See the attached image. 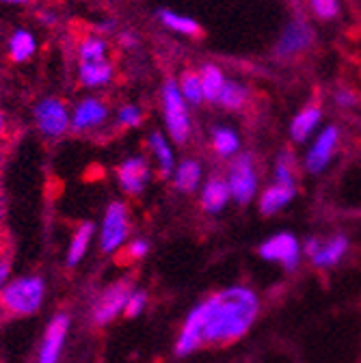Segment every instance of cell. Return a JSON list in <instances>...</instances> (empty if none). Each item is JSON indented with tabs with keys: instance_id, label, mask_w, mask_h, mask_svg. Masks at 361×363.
<instances>
[{
	"instance_id": "cell-1",
	"label": "cell",
	"mask_w": 361,
	"mask_h": 363,
	"mask_svg": "<svg viewBox=\"0 0 361 363\" xmlns=\"http://www.w3.org/2000/svg\"><path fill=\"white\" fill-rule=\"evenodd\" d=\"M260 315V298L247 286H230L195 305L175 340L179 357L199 348L232 346L243 340Z\"/></svg>"
},
{
	"instance_id": "cell-2",
	"label": "cell",
	"mask_w": 361,
	"mask_h": 363,
	"mask_svg": "<svg viewBox=\"0 0 361 363\" xmlns=\"http://www.w3.org/2000/svg\"><path fill=\"white\" fill-rule=\"evenodd\" d=\"M46 281L39 275L9 279L0 288V311L9 318H26L41 309L46 301Z\"/></svg>"
},
{
	"instance_id": "cell-3",
	"label": "cell",
	"mask_w": 361,
	"mask_h": 363,
	"mask_svg": "<svg viewBox=\"0 0 361 363\" xmlns=\"http://www.w3.org/2000/svg\"><path fill=\"white\" fill-rule=\"evenodd\" d=\"M162 111H165V123L167 132L173 139V143L182 145L191 136V115L187 100L179 94V86L173 78H169L162 86Z\"/></svg>"
},
{
	"instance_id": "cell-4",
	"label": "cell",
	"mask_w": 361,
	"mask_h": 363,
	"mask_svg": "<svg viewBox=\"0 0 361 363\" xmlns=\"http://www.w3.org/2000/svg\"><path fill=\"white\" fill-rule=\"evenodd\" d=\"M316 41V33H313V26L303 18V16H296L292 18L286 28L282 30L279 39L275 41V48H273V55L277 61H294L296 57L305 55Z\"/></svg>"
},
{
	"instance_id": "cell-5",
	"label": "cell",
	"mask_w": 361,
	"mask_h": 363,
	"mask_svg": "<svg viewBox=\"0 0 361 363\" xmlns=\"http://www.w3.org/2000/svg\"><path fill=\"white\" fill-rule=\"evenodd\" d=\"M225 182H228L230 195H232V199L236 203H249L255 197V193H257V167H255V158L251 154L234 156L230 167H228Z\"/></svg>"
},
{
	"instance_id": "cell-6",
	"label": "cell",
	"mask_w": 361,
	"mask_h": 363,
	"mask_svg": "<svg viewBox=\"0 0 361 363\" xmlns=\"http://www.w3.org/2000/svg\"><path fill=\"white\" fill-rule=\"evenodd\" d=\"M128 236H130L128 206L123 201H113L102 216L100 236H98L100 249L104 253H117L128 245Z\"/></svg>"
},
{
	"instance_id": "cell-7",
	"label": "cell",
	"mask_w": 361,
	"mask_h": 363,
	"mask_svg": "<svg viewBox=\"0 0 361 363\" xmlns=\"http://www.w3.org/2000/svg\"><path fill=\"white\" fill-rule=\"evenodd\" d=\"M132 284L128 279H119L111 286H106L91 305V323L96 327H106L115 318H119L126 309V301L132 292Z\"/></svg>"
},
{
	"instance_id": "cell-8",
	"label": "cell",
	"mask_w": 361,
	"mask_h": 363,
	"mask_svg": "<svg viewBox=\"0 0 361 363\" xmlns=\"http://www.w3.org/2000/svg\"><path fill=\"white\" fill-rule=\"evenodd\" d=\"M340 128L338 125H327L323 128L318 134H316V139L313 143L309 145L307 154H305V169L307 173H313V175H318L323 173L329 162L333 160L338 147H340Z\"/></svg>"
},
{
	"instance_id": "cell-9",
	"label": "cell",
	"mask_w": 361,
	"mask_h": 363,
	"mask_svg": "<svg viewBox=\"0 0 361 363\" xmlns=\"http://www.w3.org/2000/svg\"><path fill=\"white\" fill-rule=\"evenodd\" d=\"M305 255L309 257L311 266L318 268V270H327L335 264L342 262V257L346 255L348 251V238L338 234V236H331V238H309L305 242Z\"/></svg>"
},
{
	"instance_id": "cell-10",
	"label": "cell",
	"mask_w": 361,
	"mask_h": 363,
	"mask_svg": "<svg viewBox=\"0 0 361 363\" xmlns=\"http://www.w3.org/2000/svg\"><path fill=\"white\" fill-rule=\"evenodd\" d=\"M35 121L37 128L43 136H50V139H59L70 130V113L65 108V104L57 98H48L41 100L35 106Z\"/></svg>"
},
{
	"instance_id": "cell-11",
	"label": "cell",
	"mask_w": 361,
	"mask_h": 363,
	"mask_svg": "<svg viewBox=\"0 0 361 363\" xmlns=\"http://www.w3.org/2000/svg\"><path fill=\"white\" fill-rule=\"evenodd\" d=\"M70 325H72V320L67 313L61 311V313L52 315V320L46 327V333H43L35 363H59L67 333H70Z\"/></svg>"
},
{
	"instance_id": "cell-12",
	"label": "cell",
	"mask_w": 361,
	"mask_h": 363,
	"mask_svg": "<svg viewBox=\"0 0 361 363\" xmlns=\"http://www.w3.org/2000/svg\"><path fill=\"white\" fill-rule=\"evenodd\" d=\"M150 175H152V169L143 156H132L117 167L119 186L126 195H132V197H137L145 191Z\"/></svg>"
},
{
	"instance_id": "cell-13",
	"label": "cell",
	"mask_w": 361,
	"mask_h": 363,
	"mask_svg": "<svg viewBox=\"0 0 361 363\" xmlns=\"http://www.w3.org/2000/svg\"><path fill=\"white\" fill-rule=\"evenodd\" d=\"M260 255L266 262H279L286 266V270H294L299 266V257H301V247L296 242V238L292 234H275L270 236L266 242H262V247L257 249Z\"/></svg>"
},
{
	"instance_id": "cell-14",
	"label": "cell",
	"mask_w": 361,
	"mask_h": 363,
	"mask_svg": "<svg viewBox=\"0 0 361 363\" xmlns=\"http://www.w3.org/2000/svg\"><path fill=\"white\" fill-rule=\"evenodd\" d=\"M106 117H109V108L100 100L87 98L74 108L70 128L74 132H91V130L100 128L106 121Z\"/></svg>"
},
{
	"instance_id": "cell-15",
	"label": "cell",
	"mask_w": 361,
	"mask_h": 363,
	"mask_svg": "<svg viewBox=\"0 0 361 363\" xmlns=\"http://www.w3.org/2000/svg\"><path fill=\"white\" fill-rule=\"evenodd\" d=\"M323 121V108L316 104V102H309L307 106H303L290 121V139L294 143H305L311 134H316Z\"/></svg>"
},
{
	"instance_id": "cell-16",
	"label": "cell",
	"mask_w": 361,
	"mask_h": 363,
	"mask_svg": "<svg viewBox=\"0 0 361 363\" xmlns=\"http://www.w3.org/2000/svg\"><path fill=\"white\" fill-rule=\"evenodd\" d=\"M232 199L230 195V189H228V182L225 177H208V182H204L201 186V195H199V203H201V210L208 212V214H218L228 201Z\"/></svg>"
},
{
	"instance_id": "cell-17",
	"label": "cell",
	"mask_w": 361,
	"mask_h": 363,
	"mask_svg": "<svg viewBox=\"0 0 361 363\" xmlns=\"http://www.w3.org/2000/svg\"><path fill=\"white\" fill-rule=\"evenodd\" d=\"M296 195V186H284L273 182L262 195H260V212L264 216H273L277 212H282Z\"/></svg>"
},
{
	"instance_id": "cell-18",
	"label": "cell",
	"mask_w": 361,
	"mask_h": 363,
	"mask_svg": "<svg viewBox=\"0 0 361 363\" xmlns=\"http://www.w3.org/2000/svg\"><path fill=\"white\" fill-rule=\"evenodd\" d=\"M201 179H204V169H201L199 160H195V158H187L179 164H175V169H173V184L179 193L197 191Z\"/></svg>"
},
{
	"instance_id": "cell-19",
	"label": "cell",
	"mask_w": 361,
	"mask_h": 363,
	"mask_svg": "<svg viewBox=\"0 0 361 363\" xmlns=\"http://www.w3.org/2000/svg\"><path fill=\"white\" fill-rule=\"evenodd\" d=\"M210 143L212 150L218 158L232 160L234 156L240 154V136L236 130L228 128V125H216L210 132Z\"/></svg>"
},
{
	"instance_id": "cell-20",
	"label": "cell",
	"mask_w": 361,
	"mask_h": 363,
	"mask_svg": "<svg viewBox=\"0 0 361 363\" xmlns=\"http://www.w3.org/2000/svg\"><path fill=\"white\" fill-rule=\"evenodd\" d=\"M94 236H96L94 223H80L76 227V232L70 238V247H67V255H65L67 266H78L82 262V257L87 255L89 247L94 242Z\"/></svg>"
},
{
	"instance_id": "cell-21",
	"label": "cell",
	"mask_w": 361,
	"mask_h": 363,
	"mask_svg": "<svg viewBox=\"0 0 361 363\" xmlns=\"http://www.w3.org/2000/svg\"><path fill=\"white\" fill-rule=\"evenodd\" d=\"M249 98H251V91L247 84L236 82V80H228L214 104L225 108V111H243L249 104Z\"/></svg>"
},
{
	"instance_id": "cell-22",
	"label": "cell",
	"mask_w": 361,
	"mask_h": 363,
	"mask_svg": "<svg viewBox=\"0 0 361 363\" xmlns=\"http://www.w3.org/2000/svg\"><path fill=\"white\" fill-rule=\"evenodd\" d=\"M150 152L156 160V167H158V173L162 177L171 175L173 169H175V158H173V150L169 145V141L165 139V136L160 132H154L150 136Z\"/></svg>"
},
{
	"instance_id": "cell-23",
	"label": "cell",
	"mask_w": 361,
	"mask_h": 363,
	"mask_svg": "<svg viewBox=\"0 0 361 363\" xmlns=\"http://www.w3.org/2000/svg\"><path fill=\"white\" fill-rule=\"evenodd\" d=\"M158 18L169 30H175L179 35H187V37H199L201 35V26L191 16H182V13L162 9V11H158Z\"/></svg>"
},
{
	"instance_id": "cell-24",
	"label": "cell",
	"mask_w": 361,
	"mask_h": 363,
	"mask_svg": "<svg viewBox=\"0 0 361 363\" xmlns=\"http://www.w3.org/2000/svg\"><path fill=\"white\" fill-rule=\"evenodd\" d=\"M199 78H201V89H204V100L208 102H216L218 94L223 91L225 82H228V78H225V74L221 72V67L212 65V63H206L199 72Z\"/></svg>"
},
{
	"instance_id": "cell-25",
	"label": "cell",
	"mask_w": 361,
	"mask_h": 363,
	"mask_svg": "<svg viewBox=\"0 0 361 363\" xmlns=\"http://www.w3.org/2000/svg\"><path fill=\"white\" fill-rule=\"evenodd\" d=\"M78 76H80V82L84 86H102V84L111 82V78H113V65L109 61L80 63Z\"/></svg>"
},
{
	"instance_id": "cell-26",
	"label": "cell",
	"mask_w": 361,
	"mask_h": 363,
	"mask_svg": "<svg viewBox=\"0 0 361 363\" xmlns=\"http://www.w3.org/2000/svg\"><path fill=\"white\" fill-rule=\"evenodd\" d=\"M179 94L187 100V104H193V106H199L204 100V89H201V78H199V72H184L179 76Z\"/></svg>"
},
{
	"instance_id": "cell-27",
	"label": "cell",
	"mask_w": 361,
	"mask_h": 363,
	"mask_svg": "<svg viewBox=\"0 0 361 363\" xmlns=\"http://www.w3.org/2000/svg\"><path fill=\"white\" fill-rule=\"evenodd\" d=\"M37 43L28 30H16L11 41H9V55L16 63H24L35 55Z\"/></svg>"
},
{
	"instance_id": "cell-28",
	"label": "cell",
	"mask_w": 361,
	"mask_h": 363,
	"mask_svg": "<svg viewBox=\"0 0 361 363\" xmlns=\"http://www.w3.org/2000/svg\"><path fill=\"white\" fill-rule=\"evenodd\" d=\"M284 186H296V162L290 152H282L275 160V179Z\"/></svg>"
},
{
	"instance_id": "cell-29",
	"label": "cell",
	"mask_w": 361,
	"mask_h": 363,
	"mask_svg": "<svg viewBox=\"0 0 361 363\" xmlns=\"http://www.w3.org/2000/svg\"><path fill=\"white\" fill-rule=\"evenodd\" d=\"M80 63H98V61H106V43L100 37H84L80 41Z\"/></svg>"
},
{
	"instance_id": "cell-30",
	"label": "cell",
	"mask_w": 361,
	"mask_h": 363,
	"mask_svg": "<svg viewBox=\"0 0 361 363\" xmlns=\"http://www.w3.org/2000/svg\"><path fill=\"white\" fill-rule=\"evenodd\" d=\"M307 5L309 11L323 22L335 20L340 16V0H307Z\"/></svg>"
},
{
	"instance_id": "cell-31",
	"label": "cell",
	"mask_w": 361,
	"mask_h": 363,
	"mask_svg": "<svg viewBox=\"0 0 361 363\" xmlns=\"http://www.w3.org/2000/svg\"><path fill=\"white\" fill-rule=\"evenodd\" d=\"M148 303H150L148 292H145V290H139V288H134V290L130 292L128 301H126V309H123V313H126L128 318H137V315H141V313L145 311Z\"/></svg>"
},
{
	"instance_id": "cell-32",
	"label": "cell",
	"mask_w": 361,
	"mask_h": 363,
	"mask_svg": "<svg viewBox=\"0 0 361 363\" xmlns=\"http://www.w3.org/2000/svg\"><path fill=\"white\" fill-rule=\"evenodd\" d=\"M333 102L340 108H355L359 104V94L350 86H340L333 91Z\"/></svg>"
},
{
	"instance_id": "cell-33",
	"label": "cell",
	"mask_w": 361,
	"mask_h": 363,
	"mask_svg": "<svg viewBox=\"0 0 361 363\" xmlns=\"http://www.w3.org/2000/svg\"><path fill=\"white\" fill-rule=\"evenodd\" d=\"M141 119H143V113H141L137 106H132V104L119 108V113H117V121H119V125H123V128H134V125H139Z\"/></svg>"
},
{
	"instance_id": "cell-34",
	"label": "cell",
	"mask_w": 361,
	"mask_h": 363,
	"mask_svg": "<svg viewBox=\"0 0 361 363\" xmlns=\"http://www.w3.org/2000/svg\"><path fill=\"white\" fill-rule=\"evenodd\" d=\"M123 249H126V259H128V262H137V259H143V257L148 255V251H150V245H148V240H143V238H137V240L128 242Z\"/></svg>"
},
{
	"instance_id": "cell-35",
	"label": "cell",
	"mask_w": 361,
	"mask_h": 363,
	"mask_svg": "<svg viewBox=\"0 0 361 363\" xmlns=\"http://www.w3.org/2000/svg\"><path fill=\"white\" fill-rule=\"evenodd\" d=\"M9 275H11V259L7 257V259L0 262V288L9 281Z\"/></svg>"
},
{
	"instance_id": "cell-36",
	"label": "cell",
	"mask_w": 361,
	"mask_h": 363,
	"mask_svg": "<svg viewBox=\"0 0 361 363\" xmlns=\"http://www.w3.org/2000/svg\"><path fill=\"white\" fill-rule=\"evenodd\" d=\"M9 257V251H7V238H5V234L0 232V262L3 259H7Z\"/></svg>"
},
{
	"instance_id": "cell-37",
	"label": "cell",
	"mask_w": 361,
	"mask_h": 363,
	"mask_svg": "<svg viewBox=\"0 0 361 363\" xmlns=\"http://www.w3.org/2000/svg\"><path fill=\"white\" fill-rule=\"evenodd\" d=\"M5 125H7V121H5V113H3V111H0V134H3V132H5Z\"/></svg>"
},
{
	"instance_id": "cell-38",
	"label": "cell",
	"mask_w": 361,
	"mask_h": 363,
	"mask_svg": "<svg viewBox=\"0 0 361 363\" xmlns=\"http://www.w3.org/2000/svg\"><path fill=\"white\" fill-rule=\"evenodd\" d=\"M0 3H13V5H20V3H28V0H0Z\"/></svg>"
},
{
	"instance_id": "cell-39",
	"label": "cell",
	"mask_w": 361,
	"mask_h": 363,
	"mask_svg": "<svg viewBox=\"0 0 361 363\" xmlns=\"http://www.w3.org/2000/svg\"><path fill=\"white\" fill-rule=\"evenodd\" d=\"M3 206H5V203H3V197H0V214H3V210H5Z\"/></svg>"
}]
</instances>
